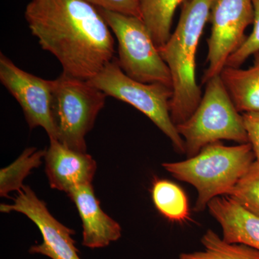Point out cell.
Instances as JSON below:
<instances>
[{"mask_svg": "<svg viewBox=\"0 0 259 259\" xmlns=\"http://www.w3.org/2000/svg\"><path fill=\"white\" fill-rule=\"evenodd\" d=\"M25 18L65 74L91 79L113 60L115 40L98 8L85 0H31Z\"/></svg>", "mask_w": 259, "mask_h": 259, "instance_id": "cell-1", "label": "cell"}, {"mask_svg": "<svg viewBox=\"0 0 259 259\" xmlns=\"http://www.w3.org/2000/svg\"><path fill=\"white\" fill-rule=\"evenodd\" d=\"M212 3V0H187L177 28L166 44L158 49L171 73L173 97L170 114L176 126L194 113L202 100L196 79V54L209 21Z\"/></svg>", "mask_w": 259, "mask_h": 259, "instance_id": "cell-2", "label": "cell"}, {"mask_svg": "<svg viewBox=\"0 0 259 259\" xmlns=\"http://www.w3.org/2000/svg\"><path fill=\"white\" fill-rule=\"evenodd\" d=\"M255 160L249 143L226 146L215 142L185 161L167 162L162 166L177 180L195 187L194 210L201 212L212 199L228 196Z\"/></svg>", "mask_w": 259, "mask_h": 259, "instance_id": "cell-3", "label": "cell"}, {"mask_svg": "<svg viewBox=\"0 0 259 259\" xmlns=\"http://www.w3.org/2000/svg\"><path fill=\"white\" fill-rule=\"evenodd\" d=\"M185 141L188 158L196 156L207 145L221 140L248 143L243 115L237 110L221 74L206 83L205 93L194 113L177 125Z\"/></svg>", "mask_w": 259, "mask_h": 259, "instance_id": "cell-4", "label": "cell"}, {"mask_svg": "<svg viewBox=\"0 0 259 259\" xmlns=\"http://www.w3.org/2000/svg\"><path fill=\"white\" fill-rule=\"evenodd\" d=\"M107 97L88 80L64 72L53 80L52 115L58 141L87 153L85 138L105 107Z\"/></svg>", "mask_w": 259, "mask_h": 259, "instance_id": "cell-5", "label": "cell"}, {"mask_svg": "<svg viewBox=\"0 0 259 259\" xmlns=\"http://www.w3.org/2000/svg\"><path fill=\"white\" fill-rule=\"evenodd\" d=\"M88 81L107 97L125 102L147 116L171 141L177 152L186 153L185 141L170 114V102L173 97L171 87L131 79L121 69L115 58Z\"/></svg>", "mask_w": 259, "mask_h": 259, "instance_id": "cell-6", "label": "cell"}, {"mask_svg": "<svg viewBox=\"0 0 259 259\" xmlns=\"http://www.w3.org/2000/svg\"><path fill=\"white\" fill-rule=\"evenodd\" d=\"M118 44L119 66L131 79L172 88L169 69L142 18L98 8Z\"/></svg>", "mask_w": 259, "mask_h": 259, "instance_id": "cell-7", "label": "cell"}, {"mask_svg": "<svg viewBox=\"0 0 259 259\" xmlns=\"http://www.w3.org/2000/svg\"><path fill=\"white\" fill-rule=\"evenodd\" d=\"M253 20V0H212L209 17L211 32L207 39L208 66L202 83L221 74L228 58L244 42L245 30Z\"/></svg>", "mask_w": 259, "mask_h": 259, "instance_id": "cell-8", "label": "cell"}, {"mask_svg": "<svg viewBox=\"0 0 259 259\" xmlns=\"http://www.w3.org/2000/svg\"><path fill=\"white\" fill-rule=\"evenodd\" d=\"M0 81L22 107L29 127H42L49 139L57 140L52 115L53 80L24 71L0 53Z\"/></svg>", "mask_w": 259, "mask_h": 259, "instance_id": "cell-9", "label": "cell"}, {"mask_svg": "<svg viewBox=\"0 0 259 259\" xmlns=\"http://www.w3.org/2000/svg\"><path fill=\"white\" fill-rule=\"evenodd\" d=\"M1 212L21 213L35 223L42 235V242L32 245L31 254L45 255L51 259H81L73 239L74 230L59 222L49 212L47 204L28 186L24 185L12 204H1Z\"/></svg>", "mask_w": 259, "mask_h": 259, "instance_id": "cell-10", "label": "cell"}, {"mask_svg": "<svg viewBox=\"0 0 259 259\" xmlns=\"http://www.w3.org/2000/svg\"><path fill=\"white\" fill-rule=\"evenodd\" d=\"M49 140L44 161L51 188L67 194L74 187L92 184L97 169L93 158L66 147L58 140Z\"/></svg>", "mask_w": 259, "mask_h": 259, "instance_id": "cell-11", "label": "cell"}, {"mask_svg": "<svg viewBox=\"0 0 259 259\" xmlns=\"http://www.w3.org/2000/svg\"><path fill=\"white\" fill-rule=\"evenodd\" d=\"M67 194L76 205L82 222L83 246L91 249L105 248L120 239V224L102 210L92 184L74 187Z\"/></svg>", "mask_w": 259, "mask_h": 259, "instance_id": "cell-12", "label": "cell"}, {"mask_svg": "<svg viewBox=\"0 0 259 259\" xmlns=\"http://www.w3.org/2000/svg\"><path fill=\"white\" fill-rule=\"evenodd\" d=\"M207 207L222 228L225 241L259 250V216L228 196L212 199Z\"/></svg>", "mask_w": 259, "mask_h": 259, "instance_id": "cell-13", "label": "cell"}, {"mask_svg": "<svg viewBox=\"0 0 259 259\" xmlns=\"http://www.w3.org/2000/svg\"><path fill=\"white\" fill-rule=\"evenodd\" d=\"M247 69L226 66L221 79L240 112H259V52Z\"/></svg>", "mask_w": 259, "mask_h": 259, "instance_id": "cell-14", "label": "cell"}, {"mask_svg": "<svg viewBox=\"0 0 259 259\" xmlns=\"http://www.w3.org/2000/svg\"><path fill=\"white\" fill-rule=\"evenodd\" d=\"M187 0H141V18L158 49L171 36L175 11Z\"/></svg>", "mask_w": 259, "mask_h": 259, "instance_id": "cell-15", "label": "cell"}, {"mask_svg": "<svg viewBox=\"0 0 259 259\" xmlns=\"http://www.w3.org/2000/svg\"><path fill=\"white\" fill-rule=\"evenodd\" d=\"M151 194L155 207L170 221L184 222L190 218L187 195L176 184L168 180H156Z\"/></svg>", "mask_w": 259, "mask_h": 259, "instance_id": "cell-16", "label": "cell"}, {"mask_svg": "<svg viewBox=\"0 0 259 259\" xmlns=\"http://www.w3.org/2000/svg\"><path fill=\"white\" fill-rule=\"evenodd\" d=\"M202 251L182 253L179 259H259V250L243 244L227 243L212 230L201 238Z\"/></svg>", "mask_w": 259, "mask_h": 259, "instance_id": "cell-17", "label": "cell"}, {"mask_svg": "<svg viewBox=\"0 0 259 259\" xmlns=\"http://www.w3.org/2000/svg\"><path fill=\"white\" fill-rule=\"evenodd\" d=\"M47 150L30 147L24 150L15 161L0 171V196L8 197L10 192H19L23 187V181L32 170L42 164Z\"/></svg>", "mask_w": 259, "mask_h": 259, "instance_id": "cell-18", "label": "cell"}, {"mask_svg": "<svg viewBox=\"0 0 259 259\" xmlns=\"http://www.w3.org/2000/svg\"><path fill=\"white\" fill-rule=\"evenodd\" d=\"M228 196L259 216V163L253 162Z\"/></svg>", "mask_w": 259, "mask_h": 259, "instance_id": "cell-19", "label": "cell"}, {"mask_svg": "<svg viewBox=\"0 0 259 259\" xmlns=\"http://www.w3.org/2000/svg\"><path fill=\"white\" fill-rule=\"evenodd\" d=\"M254 20L251 33L245 38L244 42L227 61L226 66L240 68L250 56L259 52V0H253Z\"/></svg>", "mask_w": 259, "mask_h": 259, "instance_id": "cell-20", "label": "cell"}, {"mask_svg": "<svg viewBox=\"0 0 259 259\" xmlns=\"http://www.w3.org/2000/svg\"><path fill=\"white\" fill-rule=\"evenodd\" d=\"M97 8L141 18V0H85Z\"/></svg>", "mask_w": 259, "mask_h": 259, "instance_id": "cell-21", "label": "cell"}, {"mask_svg": "<svg viewBox=\"0 0 259 259\" xmlns=\"http://www.w3.org/2000/svg\"><path fill=\"white\" fill-rule=\"evenodd\" d=\"M248 143L251 145L256 163H259V112L243 113Z\"/></svg>", "mask_w": 259, "mask_h": 259, "instance_id": "cell-22", "label": "cell"}]
</instances>
